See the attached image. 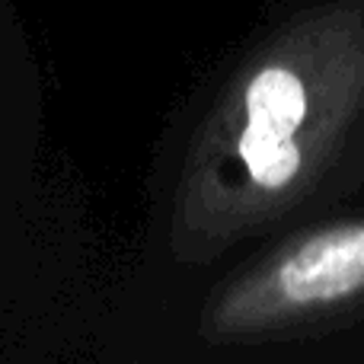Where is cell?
Here are the masks:
<instances>
[{
    "label": "cell",
    "instance_id": "obj_1",
    "mask_svg": "<svg viewBox=\"0 0 364 364\" xmlns=\"http://www.w3.org/2000/svg\"><path fill=\"white\" fill-rule=\"evenodd\" d=\"M364 170V0L291 16L243 64L195 134L173 250L208 262L348 188Z\"/></svg>",
    "mask_w": 364,
    "mask_h": 364
},
{
    "label": "cell",
    "instance_id": "obj_2",
    "mask_svg": "<svg viewBox=\"0 0 364 364\" xmlns=\"http://www.w3.org/2000/svg\"><path fill=\"white\" fill-rule=\"evenodd\" d=\"M364 314V218L314 224L211 297L201 333L214 346L265 342Z\"/></svg>",
    "mask_w": 364,
    "mask_h": 364
}]
</instances>
